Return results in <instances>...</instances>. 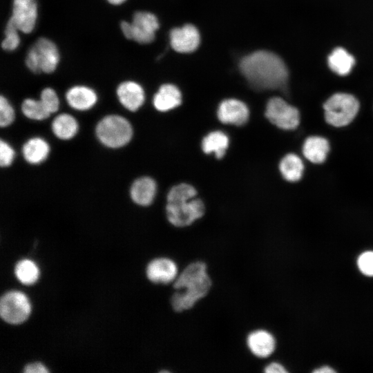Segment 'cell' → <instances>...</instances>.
<instances>
[{
  "instance_id": "23",
  "label": "cell",
  "mask_w": 373,
  "mask_h": 373,
  "mask_svg": "<svg viewBox=\"0 0 373 373\" xmlns=\"http://www.w3.org/2000/svg\"><path fill=\"white\" fill-rule=\"evenodd\" d=\"M281 175L288 182H297L303 176L304 164L296 154L289 153L283 157L279 164Z\"/></svg>"
},
{
  "instance_id": "16",
  "label": "cell",
  "mask_w": 373,
  "mask_h": 373,
  "mask_svg": "<svg viewBox=\"0 0 373 373\" xmlns=\"http://www.w3.org/2000/svg\"><path fill=\"white\" fill-rule=\"evenodd\" d=\"M157 185L149 177H142L134 181L130 189L131 198L140 206L151 204L155 196Z\"/></svg>"
},
{
  "instance_id": "14",
  "label": "cell",
  "mask_w": 373,
  "mask_h": 373,
  "mask_svg": "<svg viewBox=\"0 0 373 373\" xmlns=\"http://www.w3.org/2000/svg\"><path fill=\"white\" fill-rule=\"evenodd\" d=\"M247 345L254 356L267 358L271 355L276 349V339L269 332L259 329L249 334Z\"/></svg>"
},
{
  "instance_id": "18",
  "label": "cell",
  "mask_w": 373,
  "mask_h": 373,
  "mask_svg": "<svg viewBox=\"0 0 373 373\" xmlns=\"http://www.w3.org/2000/svg\"><path fill=\"white\" fill-rule=\"evenodd\" d=\"M154 107L159 111L166 112L181 104L182 95L180 90L173 84L161 86L153 97Z\"/></svg>"
},
{
  "instance_id": "9",
  "label": "cell",
  "mask_w": 373,
  "mask_h": 373,
  "mask_svg": "<svg viewBox=\"0 0 373 373\" xmlns=\"http://www.w3.org/2000/svg\"><path fill=\"white\" fill-rule=\"evenodd\" d=\"M146 274L151 282L166 285L173 283L179 274L174 260L166 257H160L149 262Z\"/></svg>"
},
{
  "instance_id": "10",
  "label": "cell",
  "mask_w": 373,
  "mask_h": 373,
  "mask_svg": "<svg viewBox=\"0 0 373 373\" xmlns=\"http://www.w3.org/2000/svg\"><path fill=\"white\" fill-rule=\"evenodd\" d=\"M132 24V39L140 44H149L153 41L159 28L157 17L149 12L135 13Z\"/></svg>"
},
{
  "instance_id": "8",
  "label": "cell",
  "mask_w": 373,
  "mask_h": 373,
  "mask_svg": "<svg viewBox=\"0 0 373 373\" xmlns=\"http://www.w3.org/2000/svg\"><path fill=\"white\" fill-rule=\"evenodd\" d=\"M265 116L271 123L283 130L295 129L300 123L298 110L278 97L268 101Z\"/></svg>"
},
{
  "instance_id": "36",
  "label": "cell",
  "mask_w": 373,
  "mask_h": 373,
  "mask_svg": "<svg viewBox=\"0 0 373 373\" xmlns=\"http://www.w3.org/2000/svg\"><path fill=\"white\" fill-rule=\"evenodd\" d=\"M336 371L329 366H321L317 369H315L313 372L314 373H334Z\"/></svg>"
},
{
  "instance_id": "33",
  "label": "cell",
  "mask_w": 373,
  "mask_h": 373,
  "mask_svg": "<svg viewBox=\"0 0 373 373\" xmlns=\"http://www.w3.org/2000/svg\"><path fill=\"white\" fill-rule=\"evenodd\" d=\"M48 372L47 367L39 362L28 364L23 369L25 373H47Z\"/></svg>"
},
{
  "instance_id": "3",
  "label": "cell",
  "mask_w": 373,
  "mask_h": 373,
  "mask_svg": "<svg viewBox=\"0 0 373 373\" xmlns=\"http://www.w3.org/2000/svg\"><path fill=\"white\" fill-rule=\"evenodd\" d=\"M359 102L352 95L338 93L332 95L323 104L326 122L335 127L350 124L359 110Z\"/></svg>"
},
{
  "instance_id": "34",
  "label": "cell",
  "mask_w": 373,
  "mask_h": 373,
  "mask_svg": "<svg viewBox=\"0 0 373 373\" xmlns=\"http://www.w3.org/2000/svg\"><path fill=\"white\" fill-rule=\"evenodd\" d=\"M264 372L266 373H285L287 371L282 364L273 362L265 367Z\"/></svg>"
},
{
  "instance_id": "17",
  "label": "cell",
  "mask_w": 373,
  "mask_h": 373,
  "mask_svg": "<svg viewBox=\"0 0 373 373\" xmlns=\"http://www.w3.org/2000/svg\"><path fill=\"white\" fill-rule=\"evenodd\" d=\"M68 104L79 111L92 108L97 100L95 92L84 86H75L70 88L66 95Z\"/></svg>"
},
{
  "instance_id": "30",
  "label": "cell",
  "mask_w": 373,
  "mask_h": 373,
  "mask_svg": "<svg viewBox=\"0 0 373 373\" xmlns=\"http://www.w3.org/2000/svg\"><path fill=\"white\" fill-rule=\"evenodd\" d=\"M15 119V111L6 98L0 97V126L6 127Z\"/></svg>"
},
{
  "instance_id": "32",
  "label": "cell",
  "mask_w": 373,
  "mask_h": 373,
  "mask_svg": "<svg viewBox=\"0 0 373 373\" xmlns=\"http://www.w3.org/2000/svg\"><path fill=\"white\" fill-rule=\"evenodd\" d=\"M13 149L5 141H0V164L2 167L10 166L14 159Z\"/></svg>"
},
{
  "instance_id": "22",
  "label": "cell",
  "mask_w": 373,
  "mask_h": 373,
  "mask_svg": "<svg viewBox=\"0 0 373 373\" xmlns=\"http://www.w3.org/2000/svg\"><path fill=\"white\" fill-rule=\"evenodd\" d=\"M229 138L222 131L209 133L202 140V149L207 154L214 153L217 158H222L229 146Z\"/></svg>"
},
{
  "instance_id": "19",
  "label": "cell",
  "mask_w": 373,
  "mask_h": 373,
  "mask_svg": "<svg viewBox=\"0 0 373 373\" xmlns=\"http://www.w3.org/2000/svg\"><path fill=\"white\" fill-rule=\"evenodd\" d=\"M329 151L328 141L321 136L307 137L303 146V153L306 159L312 163H323Z\"/></svg>"
},
{
  "instance_id": "1",
  "label": "cell",
  "mask_w": 373,
  "mask_h": 373,
  "mask_svg": "<svg viewBox=\"0 0 373 373\" xmlns=\"http://www.w3.org/2000/svg\"><path fill=\"white\" fill-rule=\"evenodd\" d=\"M240 69L256 90L282 89L288 80L284 61L275 53L267 50L256 51L243 57Z\"/></svg>"
},
{
  "instance_id": "12",
  "label": "cell",
  "mask_w": 373,
  "mask_h": 373,
  "mask_svg": "<svg viewBox=\"0 0 373 373\" xmlns=\"http://www.w3.org/2000/svg\"><path fill=\"white\" fill-rule=\"evenodd\" d=\"M171 47L178 52L189 53L195 50L200 44V34L191 24L175 28L170 32Z\"/></svg>"
},
{
  "instance_id": "24",
  "label": "cell",
  "mask_w": 373,
  "mask_h": 373,
  "mask_svg": "<svg viewBox=\"0 0 373 373\" xmlns=\"http://www.w3.org/2000/svg\"><path fill=\"white\" fill-rule=\"evenodd\" d=\"M52 131L61 140H70L78 131L77 120L70 115L63 113L57 115L52 122Z\"/></svg>"
},
{
  "instance_id": "4",
  "label": "cell",
  "mask_w": 373,
  "mask_h": 373,
  "mask_svg": "<svg viewBox=\"0 0 373 373\" xmlns=\"http://www.w3.org/2000/svg\"><path fill=\"white\" fill-rule=\"evenodd\" d=\"M95 133L104 146L119 148L126 145L131 139L133 128L124 117L110 115L104 117L97 124Z\"/></svg>"
},
{
  "instance_id": "6",
  "label": "cell",
  "mask_w": 373,
  "mask_h": 373,
  "mask_svg": "<svg viewBox=\"0 0 373 373\" xmlns=\"http://www.w3.org/2000/svg\"><path fill=\"white\" fill-rule=\"evenodd\" d=\"M205 207L202 200L194 198L189 200L167 202L166 214L169 222L176 227H185L202 218Z\"/></svg>"
},
{
  "instance_id": "35",
  "label": "cell",
  "mask_w": 373,
  "mask_h": 373,
  "mask_svg": "<svg viewBox=\"0 0 373 373\" xmlns=\"http://www.w3.org/2000/svg\"><path fill=\"white\" fill-rule=\"evenodd\" d=\"M121 29L126 38L132 39L133 32L131 23H128L124 21H122L121 23Z\"/></svg>"
},
{
  "instance_id": "21",
  "label": "cell",
  "mask_w": 373,
  "mask_h": 373,
  "mask_svg": "<svg viewBox=\"0 0 373 373\" xmlns=\"http://www.w3.org/2000/svg\"><path fill=\"white\" fill-rule=\"evenodd\" d=\"M327 63L329 68L339 75H348L355 60L354 57L343 48H336L329 55Z\"/></svg>"
},
{
  "instance_id": "15",
  "label": "cell",
  "mask_w": 373,
  "mask_h": 373,
  "mask_svg": "<svg viewBox=\"0 0 373 373\" xmlns=\"http://www.w3.org/2000/svg\"><path fill=\"white\" fill-rule=\"evenodd\" d=\"M120 103L130 111L138 110L144 102V91L137 83L126 81L120 84L117 89Z\"/></svg>"
},
{
  "instance_id": "29",
  "label": "cell",
  "mask_w": 373,
  "mask_h": 373,
  "mask_svg": "<svg viewBox=\"0 0 373 373\" xmlns=\"http://www.w3.org/2000/svg\"><path fill=\"white\" fill-rule=\"evenodd\" d=\"M40 101L50 114L57 111L59 102L53 89L50 88H44L41 93Z\"/></svg>"
},
{
  "instance_id": "27",
  "label": "cell",
  "mask_w": 373,
  "mask_h": 373,
  "mask_svg": "<svg viewBox=\"0 0 373 373\" xmlns=\"http://www.w3.org/2000/svg\"><path fill=\"white\" fill-rule=\"evenodd\" d=\"M196 189L191 184L181 183L173 186L167 194V202L189 200L195 198Z\"/></svg>"
},
{
  "instance_id": "13",
  "label": "cell",
  "mask_w": 373,
  "mask_h": 373,
  "mask_svg": "<svg viewBox=\"0 0 373 373\" xmlns=\"http://www.w3.org/2000/svg\"><path fill=\"white\" fill-rule=\"evenodd\" d=\"M217 116L222 123L240 126L247 122L249 111L244 102L236 99H227L220 104Z\"/></svg>"
},
{
  "instance_id": "37",
  "label": "cell",
  "mask_w": 373,
  "mask_h": 373,
  "mask_svg": "<svg viewBox=\"0 0 373 373\" xmlns=\"http://www.w3.org/2000/svg\"><path fill=\"white\" fill-rule=\"evenodd\" d=\"M110 3L114 5H119L124 3L126 0H107Z\"/></svg>"
},
{
  "instance_id": "31",
  "label": "cell",
  "mask_w": 373,
  "mask_h": 373,
  "mask_svg": "<svg viewBox=\"0 0 373 373\" xmlns=\"http://www.w3.org/2000/svg\"><path fill=\"white\" fill-rule=\"evenodd\" d=\"M357 265L362 274L373 276V251L362 253L358 258Z\"/></svg>"
},
{
  "instance_id": "2",
  "label": "cell",
  "mask_w": 373,
  "mask_h": 373,
  "mask_svg": "<svg viewBox=\"0 0 373 373\" xmlns=\"http://www.w3.org/2000/svg\"><path fill=\"white\" fill-rule=\"evenodd\" d=\"M211 285L206 263L200 260L191 262L173 283L176 290L171 298L173 309L176 312L191 309L208 294Z\"/></svg>"
},
{
  "instance_id": "28",
  "label": "cell",
  "mask_w": 373,
  "mask_h": 373,
  "mask_svg": "<svg viewBox=\"0 0 373 373\" xmlns=\"http://www.w3.org/2000/svg\"><path fill=\"white\" fill-rule=\"evenodd\" d=\"M17 28L12 19L10 17L8 20L6 30V37L1 43V47L6 50H14L16 49L20 42L19 37L18 35Z\"/></svg>"
},
{
  "instance_id": "26",
  "label": "cell",
  "mask_w": 373,
  "mask_h": 373,
  "mask_svg": "<svg viewBox=\"0 0 373 373\" xmlns=\"http://www.w3.org/2000/svg\"><path fill=\"white\" fill-rule=\"evenodd\" d=\"M21 111L26 117L34 120H43L50 115L40 100L33 99H25L21 105Z\"/></svg>"
},
{
  "instance_id": "20",
  "label": "cell",
  "mask_w": 373,
  "mask_h": 373,
  "mask_svg": "<svg viewBox=\"0 0 373 373\" xmlns=\"http://www.w3.org/2000/svg\"><path fill=\"white\" fill-rule=\"evenodd\" d=\"M49 151L48 144L41 137H32L28 140L22 148L24 159L32 164L44 162L48 157Z\"/></svg>"
},
{
  "instance_id": "25",
  "label": "cell",
  "mask_w": 373,
  "mask_h": 373,
  "mask_svg": "<svg viewBox=\"0 0 373 373\" xmlns=\"http://www.w3.org/2000/svg\"><path fill=\"white\" fill-rule=\"evenodd\" d=\"M15 274L20 283L30 285L37 281L39 277V269L33 260L25 258L16 264Z\"/></svg>"
},
{
  "instance_id": "11",
  "label": "cell",
  "mask_w": 373,
  "mask_h": 373,
  "mask_svg": "<svg viewBox=\"0 0 373 373\" xmlns=\"http://www.w3.org/2000/svg\"><path fill=\"white\" fill-rule=\"evenodd\" d=\"M37 17V5L35 0H14L12 15L19 30L24 33L31 32L35 26Z\"/></svg>"
},
{
  "instance_id": "7",
  "label": "cell",
  "mask_w": 373,
  "mask_h": 373,
  "mask_svg": "<svg viewBox=\"0 0 373 373\" xmlns=\"http://www.w3.org/2000/svg\"><path fill=\"white\" fill-rule=\"evenodd\" d=\"M31 312V304L27 296L17 290L5 293L0 300L1 318L10 324L24 322Z\"/></svg>"
},
{
  "instance_id": "5",
  "label": "cell",
  "mask_w": 373,
  "mask_h": 373,
  "mask_svg": "<svg viewBox=\"0 0 373 373\" xmlns=\"http://www.w3.org/2000/svg\"><path fill=\"white\" fill-rule=\"evenodd\" d=\"M59 60L57 46L50 40L41 37L30 48L26 59L27 67L33 73H52Z\"/></svg>"
}]
</instances>
